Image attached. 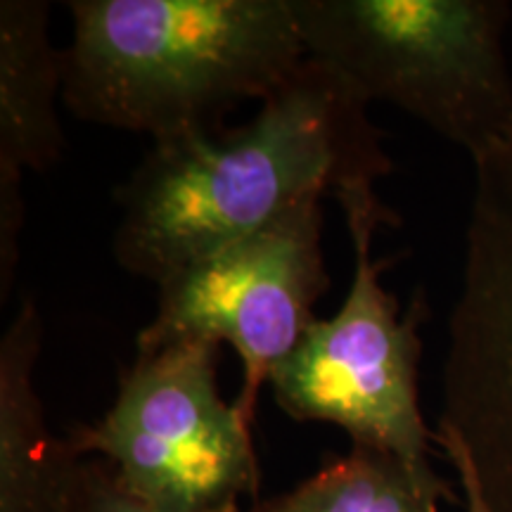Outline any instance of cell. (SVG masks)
I'll return each mask as SVG.
<instances>
[{"instance_id":"6","label":"cell","mask_w":512,"mask_h":512,"mask_svg":"<svg viewBox=\"0 0 512 512\" xmlns=\"http://www.w3.org/2000/svg\"><path fill=\"white\" fill-rule=\"evenodd\" d=\"M320 233L323 209L313 200L169 275L157 285V311L136 347L176 339L230 344L245 373L235 403L254 420L261 387L316 320L313 306L330 287Z\"/></svg>"},{"instance_id":"7","label":"cell","mask_w":512,"mask_h":512,"mask_svg":"<svg viewBox=\"0 0 512 512\" xmlns=\"http://www.w3.org/2000/svg\"><path fill=\"white\" fill-rule=\"evenodd\" d=\"M475 166L460 290L448 318L441 430L491 512H512V140Z\"/></svg>"},{"instance_id":"5","label":"cell","mask_w":512,"mask_h":512,"mask_svg":"<svg viewBox=\"0 0 512 512\" xmlns=\"http://www.w3.org/2000/svg\"><path fill=\"white\" fill-rule=\"evenodd\" d=\"M219 344L176 339L138 349L110 411L76 427V456H102L155 512H242L259 489L252 422L219 392Z\"/></svg>"},{"instance_id":"8","label":"cell","mask_w":512,"mask_h":512,"mask_svg":"<svg viewBox=\"0 0 512 512\" xmlns=\"http://www.w3.org/2000/svg\"><path fill=\"white\" fill-rule=\"evenodd\" d=\"M43 318L24 299L0 339V512H60L76 456L48 430L36 389Z\"/></svg>"},{"instance_id":"11","label":"cell","mask_w":512,"mask_h":512,"mask_svg":"<svg viewBox=\"0 0 512 512\" xmlns=\"http://www.w3.org/2000/svg\"><path fill=\"white\" fill-rule=\"evenodd\" d=\"M60 512H155L131 494L102 460L79 458L64 489Z\"/></svg>"},{"instance_id":"10","label":"cell","mask_w":512,"mask_h":512,"mask_svg":"<svg viewBox=\"0 0 512 512\" xmlns=\"http://www.w3.org/2000/svg\"><path fill=\"white\" fill-rule=\"evenodd\" d=\"M444 498L453 494L439 475H420L399 458L351 446L347 456L247 512H441Z\"/></svg>"},{"instance_id":"3","label":"cell","mask_w":512,"mask_h":512,"mask_svg":"<svg viewBox=\"0 0 512 512\" xmlns=\"http://www.w3.org/2000/svg\"><path fill=\"white\" fill-rule=\"evenodd\" d=\"M503 0H297L311 60L472 159L512 140Z\"/></svg>"},{"instance_id":"12","label":"cell","mask_w":512,"mask_h":512,"mask_svg":"<svg viewBox=\"0 0 512 512\" xmlns=\"http://www.w3.org/2000/svg\"><path fill=\"white\" fill-rule=\"evenodd\" d=\"M434 441L444 448L448 463H451L453 470H456L460 491H463L465 512H491L489 505H486V501H484V496L479 494V486L475 482V477H472V470H470V465H467V458H465L463 448H460V444L456 441V437H453L451 432L437 427V430H434Z\"/></svg>"},{"instance_id":"9","label":"cell","mask_w":512,"mask_h":512,"mask_svg":"<svg viewBox=\"0 0 512 512\" xmlns=\"http://www.w3.org/2000/svg\"><path fill=\"white\" fill-rule=\"evenodd\" d=\"M48 19L46 0L0 3V174H41L62 157L57 95L64 64Z\"/></svg>"},{"instance_id":"2","label":"cell","mask_w":512,"mask_h":512,"mask_svg":"<svg viewBox=\"0 0 512 512\" xmlns=\"http://www.w3.org/2000/svg\"><path fill=\"white\" fill-rule=\"evenodd\" d=\"M62 100L152 143L223 128L306 57L297 0H72Z\"/></svg>"},{"instance_id":"1","label":"cell","mask_w":512,"mask_h":512,"mask_svg":"<svg viewBox=\"0 0 512 512\" xmlns=\"http://www.w3.org/2000/svg\"><path fill=\"white\" fill-rule=\"evenodd\" d=\"M368 98L306 60L238 128L157 140L119 185V266L159 285L306 202L373 195L392 174Z\"/></svg>"},{"instance_id":"4","label":"cell","mask_w":512,"mask_h":512,"mask_svg":"<svg viewBox=\"0 0 512 512\" xmlns=\"http://www.w3.org/2000/svg\"><path fill=\"white\" fill-rule=\"evenodd\" d=\"M354 247V278L339 311L313 320L292 354L273 370L271 392L280 411L297 422H330L351 446L399 458L420 475H439L432 463L434 432L418 399L420 325L430 316L422 294L401 313L380 283L389 261L373 259L377 228L399 226L380 195L339 204Z\"/></svg>"}]
</instances>
